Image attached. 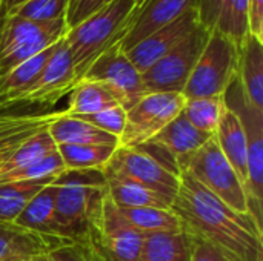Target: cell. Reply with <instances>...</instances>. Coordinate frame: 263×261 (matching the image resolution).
<instances>
[{
  "mask_svg": "<svg viewBox=\"0 0 263 261\" xmlns=\"http://www.w3.org/2000/svg\"><path fill=\"white\" fill-rule=\"evenodd\" d=\"M171 209L183 231L203 240L231 261H263L262 225L250 212H237L202 185L180 172Z\"/></svg>",
  "mask_w": 263,
  "mask_h": 261,
  "instance_id": "6da1fadb",
  "label": "cell"
},
{
  "mask_svg": "<svg viewBox=\"0 0 263 261\" xmlns=\"http://www.w3.org/2000/svg\"><path fill=\"white\" fill-rule=\"evenodd\" d=\"M59 237L83 240L100 234L106 182L102 171H65L54 182Z\"/></svg>",
  "mask_w": 263,
  "mask_h": 261,
  "instance_id": "7a4b0ae2",
  "label": "cell"
},
{
  "mask_svg": "<svg viewBox=\"0 0 263 261\" xmlns=\"http://www.w3.org/2000/svg\"><path fill=\"white\" fill-rule=\"evenodd\" d=\"M136 8L137 0H109L66 31L65 42L71 54L76 83L105 51L120 43Z\"/></svg>",
  "mask_w": 263,
  "mask_h": 261,
  "instance_id": "3957f363",
  "label": "cell"
},
{
  "mask_svg": "<svg viewBox=\"0 0 263 261\" xmlns=\"http://www.w3.org/2000/svg\"><path fill=\"white\" fill-rule=\"evenodd\" d=\"M102 172L105 177L131 180L171 200H174L180 185V171L176 160L153 143L136 148L117 146Z\"/></svg>",
  "mask_w": 263,
  "mask_h": 261,
  "instance_id": "277c9868",
  "label": "cell"
},
{
  "mask_svg": "<svg viewBox=\"0 0 263 261\" xmlns=\"http://www.w3.org/2000/svg\"><path fill=\"white\" fill-rule=\"evenodd\" d=\"M177 168L234 211L250 212L245 185L222 154L214 135L196 152L177 162Z\"/></svg>",
  "mask_w": 263,
  "mask_h": 261,
  "instance_id": "5b68a950",
  "label": "cell"
},
{
  "mask_svg": "<svg viewBox=\"0 0 263 261\" xmlns=\"http://www.w3.org/2000/svg\"><path fill=\"white\" fill-rule=\"evenodd\" d=\"M239 46L219 31L208 42L182 91L185 98L223 97L237 74Z\"/></svg>",
  "mask_w": 263,
  "mask_h": 261,
  "instance_id": "8992f818",
  "label": "cell"
},
{
  "mask_svg": "<svg viewBox=\"0 0 263 261\" xmlns=\"http://www.w3.org/2000/svg\"><path fill=\"white\" fill-rule=\"evenodd\" d=\"M66 31V20L37 23L0 14V75L62 40Z\"/></svg>",
  "mask_w": 263,
  "mask_h": 261,
  "instance_id": "52a82bcc",
  "label": "cell"
},
{
  "mask_svg": "<svg viewBox=\"0 0 263 261\" xmlns=\"http://www.w3.org/2000/svg\"><path fill=\"white\" fill-rule=\"evenodd\" d=\"M223 103L242 122L247 137V194L250 202V212L262 225V200H263V112L256 111L245 100L237 80L223 94Z\"/></svg>",
  "mask_w": 263,
  "mask_h": 261,
  "instance_id": "ba28073f",
  "label": "cell"
},
{
  "mask_svg": "<svg viewBox=\"0 0 263 261\" xmlns=\"http://www.w3.org/2000/svg\"><path fill=\"white\" fill-rule=\"evenodd\" d=\"M76 85L74 66L65 37L48 60L40 75L26 88L0 97V109L20 106H54Z\"/></svg>",
  "mask_w": 263,
  "mask_h": 261,
  "instance_id": "9c48e42d",
  "label": "cell"
},
{
  "mask_svg": "<svg viewBox=\"0 0 263 261\" xmlns=\"http://www.w3.org/2000/svg\"><path fill=\"white\" fill-rule=\"evenodd\" d=\"M180 92H148L126 111V120L119 146L136 148L154 138L185 106Z\"/></svg>",
  "mask_w": 263,
  "mask_h": 261,
  "instance_id": "30bf717a",
  "label": "cell"
},
{
  "mask_svg": "<svg viewBox=\"0 0 263 261\" xmlns=\"http://www.w3.org/2000/svg\"><path fill=\"white\" fill-rule=\"evenodd\" d=\"M210 29L199 25L182 43L156 62L142 74L146 92H180L183 91L206 42Z\"/></svg>",
  "mask_w": 263,
  "mask_h": 261,
  "instance_id": "8fae6325",
  "label": "cell"
},
{
  "mask_svg": "<svg viewBox=\"0 0 263 261\" xmlns=\"http://www.w3.org/2000/svg\"><path fill=\"white\" fill-rule=\"evenodd\" d=\"M82 80H94L106 85L116 94L120 106L125 111H128L143 95L148 94L142 80V74L128 58L125 51H122L119 43L105 51L91 65Z\"/></svg>",
  "mask_w": 263,
  "mask_h": 261,
  "instance_id": "7c38bea8",
  "label": "cell"
},
{
  "mask_svg": "<svg viewBox=\"0 0 263 261\" xmlns=\"http://www.w3.org/2000/svg\"><path fill=\"white\" fill-rule=\"evenodd\" d=\"M200 25L196 8L185 12L182 17L174 20L173 23L160 28L153 32L125 54L133 62L140 74L148 71L156 62H159L163 55H166L171 49H174L179 43H182L197 26Z\"/></svg>",
  "mask_w": 263,
  "mask_h": 261,
  "instance_id": "4fadbf2b",
  "label": "cell"
},
{
  "mask_svg": "<svg viewBox=\"0 0 263 261\" xmlns=\"http://www.w3.org/2000/svg\"><path fill=\"white\" fill-rule=\"evenodd\" d=\"M100 235L103 248L111 261H137L145 235L136 231L122 215L108 191L102 206Z\"/></svg>",
  "mask_w": 263,
  "mask_h": 261,
  "instance_id": "5bb4252c",
  "label": "cell"
},
{
  "mask_svg": "<svg viewBox=\"0 0 263 261\" xmlns=\"http://www.w3.org/2000/svg\"><path fill=\"white\" fill-rule=\"evenodd\" d=\"M197 0H149L139 11L134 12L128 23L125 35L120 40L122 51L131 49L134 45L173 23L190 9L196 8Z\"/></svg>",
  "mask_w": 263,
  "mask_h": 261,
  "instance_id": "9a60e30c",
  "label": "cell"
},
{
  "mask_svg": "<svg viewBox=\"0 0 263 261\" xmlns=\"http://www.w3.org/2000/svg\"><path fill=\"white\" fill-rule=\"evenodd\" d=\"M68 238L39 234L15 223H0V261L37 260L49 255Z\"/></svg>",
  "mask_w": 263,
  "mask_h": 261,
  "instance_id": "2e32d148",
  "label": "cell"
},
{
  "mask_svg": "<svg viewBox=\"0 0 263 261\" xmlns=\"http://www.w3.org/2000/svg\"><path fill=\"white\" fill-rule=\"evenodd\" d=\"M63 115L62 111L0 114V169L32 135L46 129Z\"/></svg>",
  "mask_w": 263,
  "mask_h": 261,
  "instance_id": "e0dca14e",
  "label": "cell"
},
{
  "mask_svg": "<svg viewBox=\"0 0 263 261\" xmlns=\"http://www.w3.org/2000/svg\"><path fill=\"white\" fill-rule=\"evenodd\" d=\"M236 80L248 105L263 112V42L250 34L239 48Z\"/></svg>",
  "mask_w": 263,
  "mask_h": 261,
  "instance_id": "ac0fdd59",
  "label": "cell"
},
{
  "mask_svg": "<svg viewBox=\"0 0 263 261\" xmlns=\"http://www.w3.org/2000/svg\"><path fill=\"white\" fill-rule=\"evenodd\" d=\"M211 137V134H205L196 129L180 112L148 143H153L166 151L177 163L202 148Z\"/></svg>",
  "mask_w": 263,
  "mask_h": 261,
  "instance_id": "d6986e66",
  "label": "cell"
},
{
  "mask_svg": "<svg viewBox=\"0 0 263 261\" xmlns=\"http://www.w3.org/2000/svg\"><path fill=\"white\" fill-rule=\"evenodd\" d=\"M214 138L225 155V158L230 162V165L234 168L237 175L240 177L242 183H248V172H247V137L242 126L240 118L236 112H233L230 108H223V112L220 115L219 125L214 132Z\"/></svg>",
  "mask_w": 263,
  "mask_h": 261,
  "instance_id": "ffe728a7",
  "label": "cell"
},
{
  "mask_svg": "<svg viewBox=\"0 0 263 261\" xmlns=\"http://www.w3.org/2000/svg\"><path fill=\"white\" fill-rule=\"evenodd\" d=\"M114 106H120L119 98L106 85L94 80H80L69 92V103L63 109V117L96 114Z\"/></svg>",
  "mask_w": 263,
  "mask_h": 261,
  "instance_id": "44dd1931",
  "label": "cell"
},
{
  "mask_svg": "<svg viewBox=\"0 0 263 261\" xmlns=\"http://www.w3.org/2000/svg\"><path fill=\"white\" fill-rule=\"evenodd\" d=\"M55 197H57L55 185L51 183L45 186L29 200V203L25 206V209L20 212V215L15 218L14 223L17 226H22L25 229L39 234L59 237L57 223H55Z\"/></svg>",
  "mask_w": 263,
  "mask_h": 261,
  "instance_id": "7402d4cb",
  "label": "cell"
},
{
  "mask_svg": "<svg viewBox=\"0 0 263 261\" xmlns=\"http://www.w3.org/2000/svg\"><path fill=\"white\" fill-rule=\"evenodd\" d=\"M48 134L57 146L60 145H111L119 146V138L77 118L60 117L48 126Z\"/></svg>",
  "mask_w": 263,
  "mask_h": 261,
  "instance_id": "603a6c76",
  "label": "cell"
},
{
  "mask_svg": "<svg viewBox=\"0 0 263 261\" xmlns=\"http://www.w3.org/2000/svg\"><path fill=\"white\" fill-rule=\"evenodd\" d=\"M105 177V175H103ZM106 191L119 208H162L170 209L173 200L146 188L120 177H105Z\"/></svg>",
  "mask_w": 263,
  "mask_h": 261,
  "instance_id": "cb8c5ba5",
  "label": "cell"
},
{
  "mask_svg": "<svg viewBox=\"0 0 263 261\" xmlns=\"http://www.w3.org/2000/svg\"><path fill=\"white\" fill-rule=\"evenodd\" d=\"M193 238L188 232L145 235L137 261H190Z\"/></svg>",
  "mask_w": 263,
  "mask_h": 261,
  "instance_id": "d4e9b609",
  "label": "cell"
},
{
  "mask_svg": "<svg viewBox=\"0 0 263 261\" xmlns=\"http://www.w3.org/2000/svg\"><path fill=\"white\" fill-rule=\"evenodd\" d=\"M126 222L142 235L176 234L183 231L180 218L174 211L162 208H119Z\"/></svg>",
  "mask_w": 263,
  "mask_h": 261,
  "instance_id": "484cf974",
  "label": "cell"
},
{
  "mask_svg": "<svg viewBox=\"0 0 263 261\" xmlns=\"http://www.w3.org/2000/svg\"><path fill=\"white\" fill-rule=\"evenodd\" d=\"M55 180L57 177L39 182L0 183V223H14L29 200Z\"/></svg>",
  "mask_w": 263,
  "mask_h": 261,
  "instance_id": "4316f807",
  "label": "cell"
},
{
  "mask_svg": "<svg viewBox=\"0 0 263 261\" xmlns=\"http://www.w3.org/2000/svg\"><path fill=\"white\" fill-rule=\"evenodd\" d=\"M117 146L111 145H60L59 155L69 171H102L111 160Z\"/></svg>",
  "mask_w": 263,
  "mask_h": 261,
  "instance_id": "83f0119b",
  "label": "cell"
},
{
  "mask_svg": "<svg viewBox=\"0 0 263 261\" xmlns=\"http://www.w3.org/2000/svg\"><path fill=\"white\" fill-rule=\"evenodd\" d=\"M59 43H60V40L57 43H54L52 46L46 48L45 51L39 52L37 55L17 65L6 74L0 75V97L9 95V94L17 92V91L26 88L28 85H31L40 75V72L46 66L48 60L57 49Z\"/></svg>",
  "mask_w": 263,
  "mask_h": 261,
  "instance_id": "f1b7e54d",
  "label": "cell"
},
{
  "mask_svg": "<svg viewBox=\"0 0 263 261\" xmlns=\"http://www.w3.org/2000/svg\"><path fill=\"white\" fill-rule=\"evenodd\" d=\"M223 97H203V98H186L182 114L188 122L199 131L214 135L223 112Z\"/></svg>",
  "mask_w": 263,
  "mask_h": 261,
  "instance_id": "f546056e",
  "label": "cell"
},
{
  "mask_svg": "<svg viewBox=\"0 0 263 261\" xmlns=\"http://www.w3.org/2000/svg\"><path fill=\"white\" fill-rule=\"evenodd\" d=\"M55 151H57V145L54 143V140L48 134V128H46V129L37 132L35 135H32L31 138H28L15 151V154L2 166L0 175L8 174L11 171H15L18 168L26 166L29 163H34L37 160H42V158L51 155Z\"/></svg>",
  "mask_w": 263,
  "mask_h": 261,
  "instance_id": "4dcf8cb0",
  "label": "cell"
},
{
  "mask_svg": "<svg viewBox=\"0 0 263 261\" xmlns=\"http://www.w3.org/2000/svg\"><path fill=\"white\" fill-rule=\"evenodd\" d=\"M35 261H111L102 243V235L68 242L46 257Z\"/></svg>",
  "mask_w": 263,
  "mask_h": 261,
  "instance_id": "1f68e13d",
  "label": "cell"
},
{
  "mask_svg": "<svg viewBox=\"0 0 263 261\" xmlns=\"http://www.w3.org/2000/svg\"><path fill=\"white\" fill-rule=\"evenodd\" d=\"M68 171L59 155V151L52 152L51 155L37 160L34 163H29L26 166H22L15 171H11L8 174L0 175V183H12V182H39L46 178L59 177Z\"/></svg>",
  "mask_w": 263,
  "mask_h": 261,
  "instance_id": "d6a6232c",
  "label": "cell"
},
{
  "mask_svg": "<svg viewBox=\"0 0 263 261\" xmlns=\"http://www.w3.org/2000/svg\"><path fill=\"white\" fill-rule=\"evenodd\" d=\"M248 5L250 0H230L220 18L217 22L216 31L225 34L239 48L247 38L248 32Z\"/></svg>",
  "mask_w": 263,
  "mask_h": 261,
  "instance_id": "836d02e7",
  "label": "cell"
},
{
  "mask_svg": "<svg viewBox=\"0 0 263 261\" xmlns=\"http://www.w3.org/2000/svg\"><path fill=\"white\" fill-rule=\"evenodd\" d=\"M69 0H28L8 14L37 23H52L66 20Z\"/></svg>",
  "mask_w": 263,
  "mask_h": 261,
  "instance_id": "e575fe53",
  "label": "cell"
},
{
  "mask_svg": "<svg viewBox=\"0 0 263 261\" xmlns=\"http://www.w3.org/2000/svg\"><path fill=\"white\" fill-rule=\"evenodd\" d=\"M77 118L96 126L97 129L108 132L114 137H120L125 128V120H126V111L122 106H114L96 114H86V115H79Z\"/></svg>",
  "mask_w": 263,
  "mask_h": 261,
  "instance_id": "d590c367",
  "label": "cell"
},
{
  "mask_svg": "<svg viewBox=\"0 0 263 261\" xmlns=\"http://www.w3.org/2000/svg\"><path fill=\"white\" fill-rule=\"evenodd\" d=\"M228 2L230 0H197L196 11L200 25L210 31H214L220 18V14L227 8Z\"/></svg>",
  "mask_w": 263,
  "mask_h": 261,
  "instance_id": "8d00e7d4",
  "label": "cell"
},
{
  "mask_svg": "<svg viewBox=\"0 0 263 261\" xmlns=\"http://www.w3.org/2000/svg\"><path fill=\"white\" fill-rule=\"evenodd\" d=\"M106 0H69L68 14H66V26L68 29L83 22L92 12L100 9Z\"/></svg>",
  "mask_w": 263,
  "mask_h": 261,
  "instance_id": "74e56055",
  "label": "cell"
},
{
  "mask_svg": "<svg viewBox=\"0 0 263 261\" xmlns=\"http://www.w3.org/2000/svg\"><path fill=\"white\" fill-rule=\"evenodd\" d=\"M193 238V252H191V260L190 261H231L223 252H220L217 248H214L213 245L199 240V238Z\"/></svg>",
  "mask_w": 263,
  "mask_h": 261,
  "instance_id": "f35d334b",
  "label": "cell"
},
{
  "mask_svg": "<svg viewBox=\"0 0 263 261\" xmlns=\"http://www.w3.org/2000/svg\"><path fill=\"white\" fill-rule=\"evenodd\" d=\"M248 32L250 35L263 42V0H250Z\"/></svg>",
  "mask_w": 263,
  "mask_h": 261,
  "instance_id": "ab89813d",
  "label": "cell"
},
{
  "mask_svg": "<svg viewBox=\"0 0 263 261\" xmlns=\"http://www.w3.org/2000/svg\"><path fill=\"white\" fill-rule=\"evenodd\" d=\"M28 0H0V14H8Z\"/></svg>",
  "mask_w": 263,
  "mask_h": 261,
  "instance_id": "60d3db41",
  "label": "cell"
},
{
  "mask_svg": "<svg viewBox=\"0 0 263 261\" xmlns=\"http://www.w3.org/2000/svg\"><path fill=\"white\" fill-rule=\"evenodd\" d=\"M148 2H149V0H137V8H136V11H139V9H140L145 3H148Z\"/></svg>",
  "mask_w": 263,
  "mask_h": 261,
  "instance_id": "b9f144b4",
  "label": "cell"
},
{
  "mask_svg": "<svg viewBox=\"0 0 263 261\" xmlns=\"http://www.w3.org/2000/svg\"><path fill=\"white\" fill-rule=\"evenodd\" d=\"M25 261H35V260H25Z\"/></svg>",
  "mask_w": 263,
  "mask_h": 261,
  "instance_id": "7bdbcfd3",
  "label": "cell"
},
{
  "mask_svg": "<svg viewBox=\"0 0 263 261\" xmlns=\"http://www.w3.org/2000/svg\"><path fill=\"white\" fill-rule=\"evenodd\" d=\"M106 2H109V0H106Z\"/></svg>",
  "mask_w": 263,
  "mask_h": 261,
  "instance_id": "ee69618b",
  "label": "cell"
}]
</instances>
